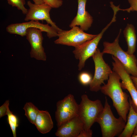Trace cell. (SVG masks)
<instances>
[{
    "instance_id": "obj_1",
    "label": "cell",
    "mask_w": 137,
    "mask_h": 137,
    "mask_svg": "<svg viewBox=\"0 0 137 137\" xmlns=\"http://www.w3.org/2000/svg\"><path fill=\"white\" fill-rule=\"evenodd\" d=\"M120 80L119 75L113 71L109 76L107 83L101 86L100 90L111 99L113 106L119 116L126 122L130 106L129 97L123 91Z\"/></svg>"
},
{
    "instance_id": "obj_2",
    "label": "cell",
    "mask_w": 137,
    "mask_h": 137,
    "mask_svg": "<svg viewBox=\"0 0 137 137\" xmlns=\"http://www.w3.org/2000/svg\"><path fill=\"white\" fill-rule=\"evenodd\" d=\"M79 105L78 116L83 124L82 130L89 137L92 136L91 128L96 121L102 113L104 108L99 99L93 101L90 100L85 94L82 95Z\"/></svg>"
},
{
    "instance_id": "obj_3",
    "label": "cell",
    "mask_w": 137,
    "mask_h": 137,
    "mask_svg": "<svg viewBox=\"0 0 137 137\" xmlns=\"http://www.w3.org/2000/svg\"><path fill=\"white\" fill-rule=\"evenodd\" d=\"M96 122L100 126L102 137H114L122 132L126 122L120 116H114L106 97L103 110Z\"/></svg>"
},
{
    "instance_id": "obj_4",
    "label": "cell",
    "mask_w": 137,
    "mask_h": 137,
    "mask_svg": "<svg viewBox=\"0 0 137 137\" xmlns=\"http://www.w3.org/2000/svg\"><path fill=\"white\" fill-rule=\"evenodd\" d=\"M121 32H119L113 42H103L104 54H108L116 58L123 65L127 72L132 76L137 77V59L134 55H129L124 51L119 44V38Z\"/></svg>"
},
{
    "instance_id": "obj_5",
    "label": "cell",
    "mask_w": 137,
    "mask_h": 137,
    "mask_svg": "<svg viewBox=\"0 0 137 137\" xmlns=\"http://www.w3.org/2000/svg\"><path fill=\"white\" fill-rule=\"evenodd\" d=\"M116 14H114L110 22L95 37L75 47L73 52L75 58L79 61L78 65L79 71H81L84 67L86 60L94 54L104 33L112 23L116 21Z\"/></svg>"
},
{
    "instance_id": "obj_6",
    "label": "cell",
    "mask_w": 137,
    "mask_h": 137,
    "mask_svg": "<svg viewBox=\"0 0 137 137\" xmlns=\"http://www.w3.org/2000/svg\"><path fill=\"white\" fill-rule=\"evenodd\" d=\"M104 54L97 48L92 56L95 65V72L92 80L89 84L90 90L97 92L100 90L102 84L108 80L110 75L112 72L110 66L106 63L103 58Z\"/></svg>"
},
{
    "instance_id": "obj_7",
    "label": "cell",
    "mask_w": 137,
    "mask_h": 137,
    "mask_svg": "<svg viewBox=\"0 0 137 137\" xmlns=\"http://www.w3.org/2000/svg\"><path fill=\"white\" fill-rule=\"evenodd\" d=\"M55 116L58 127L70 119L78 116L79 105L74 96L69 94L56 104Z\"/></svg>"
},
{
    "instance_id": "obj_8",
    "label": "cell",
    "mask_w": 137,
    "mask_h": 137,
    "mask_svg": "<svg viewBox=\"0 0 137 137\" xmlns=\"http://www.w3.org/2000/svg\"><path fill=\"white\" fill-rule=\"evenodd\" d=\"M58 38L54 41L55 44L75 47L92 39L97 35L86 33L77 26L73 27L68 30H62L58 32Z\"/></svg>"
},
{
    "instance_id": "obj_9",
    "label": "cell",
    "mask_w": 137,
    "mask_h": 137,
    "mask_svg": "<svg viewBox=\"0 0 137 137\" xmlns=\"http://www.w3.org/2000/svg\"><path fill=\"white\" fill-rule=\"evenodd\" d=\"M112 58L114 62L112 63L113 70L117 73L122 81L121 84L122 89L128 90L131 96L129 97L134 110L137 112V89L135 87L130 74L125 69L120 61L113 56Z\"/></svg>"
},
{
    "instance_id": "obj_10",
    "label": "cell",
    "mask_w": 137,
    "mask_h": 137,
    "mask_svg": "<svg viewBox=\"0 0 137 137\" xmlns=\"http://www.w3.org/2000/svg\"><path fill=\"white\" fill-rule=\"evenodd\" d=\"M33 27L39 29L42 32H46L49 38L58 36L57 31L48 24H43L38 21L30 20L21 23L12 24L6 28L7 31L10 34H15L22 37L26 36V30L29 28Z\"/></svg>"
},
{
    "instance_id": "obj_11",
    "label": "cell",
    "mask_w": 137,
    "mask_h": 137,
    "mask_svg": "<svg viewBox=\"0 0 137 137\" xmlns=\"http://www.w3.org/2000/svg\"><path fill=\"white\" fill-rule=\"evenodd\" d=\"M27 4L29 8L26 14L24 19L25 21L44 20L46 22L47 24H50L57 32L62 30L56 25L55 23L50 18L49 12L52 8L50 6L44 3L36 4L32 3L30 1L27 2Z\"/></svg>"
},
{
    "instance_id": "obj_12",
    "label": "cell",
    "mask_w": 137,
    "mask_h": 137,
    "mask_svg": "<svg viewBox=\"0 0 137 137\" xmlns=\"http://www.w3.org/2000/svg\"><path fill=\"white\" fill-rule=\"evenodd\" d=\"M42 32L38 28H29L26 30V36L31 46L30 57L38 60L45 61L46 56L42 46Z\"/></svg>"
},
{
    "instance_id": "obj_13",
    "label": "cell",
    "mask_w": 137,
    "mask_h": 137,
    "mask_svg": "<svg viewBox=\"0 0 137 137\" xmlns=\"http://www.w3.org/2000/svg\"><path fill=\"white\" fill-rule=\"evenodd\" d=\"M83 127V122L77 116L58 127L55 134L59 137H78Z\"/></svg>"
},
{
    "instance_id": "obj_14",
    "label": "cell",
    "mask_w": 137,
    "mask_h": 137,
    "mask_svg": "<svg viewBox=\"0 0 137 137\" xmlns=\"http://www.w3.org/2000/svg\"><path fill=\"white\" fill-rule=\"evenodd\" d=\"M87 0H78L77 14L69 25L72 28L75 26H80L83 31H87L91 26L93 22L92 16L85 10Z\"/></svg>"
},
{
    "instance_id": "obj_15",
    "label": "cell",
    "mask_w": 137,
    "mask_h": 137,
    "mask_svg": "<svg viewBox=\"0 0 137 137\" xmlns=\"http://www.w3.org/2000/svg\"><path fill=\"white\" fill-rule=\"evenodd\" d=\"M35 125L39 131L42 134L50 132L53 127L50 115L47 111L40 110L35 120Z\"/></svg>"
},
{
    "instance_id": "obj_16",
    "label": "cell",
    "mask_w": 137,
    "mask_h": 137,
    "mask_svg": "<svg viewBox=\"0 0 137 137\" xmlns=\"http://www.w3.org/2000/svg\"><path fill=\"white\" fill-rule=\"evenodd\" d=\"M129 101L130 108L127 116L126 125L123 131L118 136L119 137H131L137 125V112L133 109L129 100Z\"/></svg>"
},
{
    "instance_id": "obj_17",
    "label": "cell",
    "mask_w": 137,
    "mask_h": 137,
    "mask_svg": "<svg viewBox=\"0 0 137 137\" xmlns=\"http://www.w3.org/2000/svg\"><path fill=\"white\" fill-rule=\"evenodd\" d=\"M123 34L127 45L126 52L129 55L134 54L135 51L136 42L135 30L134 26L128 24L123 31Z\"/></svg>"
},
{
    "instance_id": "obj_18",
    "label": "cell",
    "mask_w": 137,
    "mask_h": 137,
    "mask_svg": "<svg viewBox=\"0 0 137 137\" xmlns=\"http://www.w3.org/2000/svg\"><path fill=\"white\" fill-rule=\"evenodd\" d=\"M25 115L29 121L35 125V121L40 110L31 102H26L23 108Z\"/></svg>"
},
{
    "instance_id": "obj_19",
    "label": "cell",
    "mask_w": 137,
    "mask_h": 137,
    "mask_svg": "<svg viewBox=\"0 0 137 137\" xmlns=\"http://www.w3.org/2000/svg\"><path fill=\"white\" fill-rule=\"evenodd\" d=\"M7 121L9 124L14 137H16V130L19 125V119L17 116L13 113L9 109L7 115Z\"/></svg>"
},
{
    "instance_id": "obj_20",
    "label": "cell",
    "mask_w": 137,
    "mask_h": 137,
    "mask_svg": "<svg viewBox=\"0 0 137 137\" xmlns=\"http://www.w3.org/2000/svg\"><path fill=\"white\" fill-rule=\"evenodd\" d=\"M8 3L12 7H16L21 10L23 14H26L28 10L24 6L26 3L25 0H7Z\"/></svg>"
},
{
    "instance_id": "obj_21",
    "label": "cell",
    "mask_w": 137,
    "mask_h": 137,
    "mask_svg": "<svg viewBox=\"0 0 137 137\" xmlns=\"http://www.w3.org/2000/svg\"><path fill=\"white\" fill-rule=\"evenodd\" d=\"M92 76L90 74L86 72L81 73L78 76V80L80 83L84 85L90 84L92 80Z\"/></svg>"
},
{
    "instance_id": "obj_22",
    "label": "cell",
    "mask_w": 137,
    "mask_h": 137,
    "mask_svg": "<svg viewBox=\"0 0 137 137\" xmlns=\"http://www.w3.org/2000/svg\"><path fill=\"white\" fill-rule=\"evenodd\" d=\"M44 3L48 5L52 8H58L63 4L62 0H43Z\"/></svg>"
},
{
    "instance_id": "obj_23",
    "label": "cell",
    "mask_w": 137,
    "mask_h": 137,
    "mask_svg": "<svg viewBox=\"0 0 137 137\" xmlns=\"http://www.w3.org/2000/svg\"><path fill=\"white\" fill-rule=\"evenodd\" d=\"M9 101L6 100L4 104L0 107V117L7 115L9 110Z\"/></svg>"
},
{
    "instance_id": "obj_24",
    "label": "cell",
    "mask_w": 137,
    "mask_h": 137,
    "mask_svg": "<svg viewBox=\"0 0 137 137\" xmlns=\"http://www.w3.org/2000/svg\"><path fill=\"white\" fill-rule=\"evenodd\" d=\"M130 5V7L127 9H122L119 8V10L127 11L128 12L131 11H137V0H128Z\"/></svg>"
},
{
    "instance_id": "obj_25",
    "label": "cell",
    "mask_w": 137,
    "mask_h": 137,
    "mask_svg": "<svg viewBox=\"0 0 137 137\" xmlns=\"http://www.w3.org/2000/svg\"><path fill=\"white\" fill-rule=\"evenodd\" d=\"M131 78L137 89V77L133 76H130Z\"/></svg>"
},
{
    "instance_id": "obj_26",
    "label": "cell",
    "mask_w": 137,
    "mask_h": 137,
    "mask_svg": "<svg viewBox=\"0 0 137 137\" xmlns=\"http://www.w3.org/2000/svg\"><path fill=\"white\" fill-rule=\"evenodd\" d=\"M34 4L37 5L42 4L44 3L43 0H32Z\"/></svg>"
},
{
    "instance_id": "obj_27",
    "label": "cell",
    "mask_w": 137,
    "mask_h": 137,
    "mask_svg": "<svg viewBox=\"0 0 137 137\" xmlns=\"http://www.w3.org/2000/svg\"><path fill=\"white\" fill-rule=\"evenodd\" d=\"M137 134V125L135 128L134 130L133 134Z\"/></svg>"
},
{
    "instance_id": "obj_28",
    "label": "cell",
    "mask_w": 137,
    "mask_h": 137,
    "mask_svg": "<svg viewBox=\"0 0 137 137\" xmlns=\"http://www.w3.org/2000/svg\"><path fill=\"white\" fill-rule=\"evenodd\" d=\"M131 137H137V134H133L132 135Z\"/></svg>"
}]
</instances>
